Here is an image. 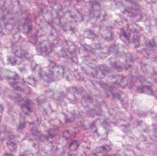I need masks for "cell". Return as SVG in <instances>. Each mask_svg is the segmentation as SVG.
Returning <instances> with one entry per match:
<instances>
[{
    "mask_svg": "<svg viewBox=\"0 0 157 156\" xmlns=\"http://www.w3.org/2000/svg\"><path fill=\"white\" fill-rule=\"evenodd\" d=\"M7 147L10 151L15 152L17 150V145L16 143L12 141H8L7 143Z\"/></svg>",
    "mask_w": 157,
    "mask_h": 156,
    "instance_id": "cell-5",
    "label": "cell"
},
{
    "mask_svg": "<svg viewBox=\"0 0 157 156\" xmlns=\"http://www.w3.org/2000/svg\"><path fill=\"white\" fill-rule=\"evenodd\" d=\"M3 64V60H1V59L0 58V65L1 64Z\"/></svg>",
    "mask_w": 157,
    "mask_h": 156,
    "instance_id": "cell-15",
    "label": "cell"
},
{
    "mask_svg": "<svg viewBox=\"0 0 157 156\" xmlns=\"http://www.w3.org/2000/svg\"><path fill=\"white\" fill-rule=\"evenodd\" d=\"M24 156V155H21V156Z\"/></svg>",
    "mask_w": 157,
    "mask_h": 156,
    "instance_id": "cell-17",
    "label": "cell"
},
{
    "mask_svg": "<svg viewBox=\"0 0 157 156\" xmlns=\"http://www.w3.org/2000/svg\"><path fill=\"white\" fill-rule=\"evenodd\" d=\"M14 53L18 57L21 58L22 57V53L19 51V50H18V49H17L16 51H15Z\"/></svg>",
    "mask_w": 157,
    "mask_h": 156,
    "instance_id": "cell-13",
    "label": "cell"
},
{
    "mask_svg": "<svg viewBox=\"0 0 157 156\" xmlns=\"http://www.w3.org/2000/svg\"><path fill=\"white\" fill-rule=\"evenodd\" d=\"M105 156H111L109 155H105Z\"/></svg>",
    "mask_w": 157,
    "mask_h": 156,
    "instance_id": "cell-16",
    "label": "cell"
},
{
    "mask_svg": "<svg viewBox=\"0 0 157 156\" xmlns=\"http://www.w3.org/2000/svg\"><path fill=\"white\" fill-rule=\"evenodd\" d=\"M149 136L152 140H157V129L151 130L149 133Z\"/></svg>",
    "mask_w": 157,
    "mask_h": 156,
    "instance_id": "cell-7",
    "label": "cell"
},
{
    "mask_svg": "<svg viewBox=\"0 0 157 156\" xmlns=\"http://www.w3.org/2000/svg\"><path fill=\"white\" fill-rule=\"evenodd\" d=\"M121 34H122V36H123V40L124 39V41H125V43H129V37L127 33L124 31H123V32L121 33Z\"/></svg>",
    "mask_w": 157,
    "mask_h": 156,
    "instance_id": "cell-9",
    "label": "cell"
},
{
    "mask_svg": "<svg viewBox=\"0 0 157 156\" xmlns=\"http://www.w3.org/2000/svg\"><path fill=\"white\" fill-rule=\"evenodd\" d=\"M133 42L134 44V47L138 48L140 45V37L138 35L134 36L133 38Z\"/></svg>",
    "mask_w": 157,
    "mask_h": 156,
    "instance_id": "cell-6",
    "label": "cell"
},
{
    "mask_svg": "<svg viewBox=\"0 0 157 156\" xmlns=\"http://www.w3.org/2000/svg\"><path fill=\"white\" fill-rule=\"evenodd\" d=\"M142 156V155H140V156Z\"/></svg>",
    "mask_w": 157,
    "mask_h": 156,
    "instance_id": "cell-19",
    "label": "cell"
},
{
    "mask_svg": "<svg viewBox=\"0 0 157 156\" xmlns=\"http://www.w3.org/2000/svg\"><path fill=\"white\" fill-rule=\"evenodd\" d=\"M3 32V27H2L1 23V22H0V32Z\"/></svg>",
    "mask_w": 157,
    "mask_h": 156,
    "instance_id": "cell-14",
    "label": "cell"
},
{
    "mask_svg": "<svg viewBox=\"0 0 157 156\" xmlns=\"http://www.w3.org/2000/svg\"><path fill=\"white\" fill-rule=\"evenodd\" d=\"M20 122H19V124L18 127V130H22V129H24L25 127L26 126V124H25V120L22 118H21L20 119Z\"/></svg>",
    "mask_w": 157,
    "mask_h": 156,
    "instance_id": "cell-8",
    "label": "cell"
},
{
    "mask_svg": "<svg viewBox=\"0 0 157 156\" xmlns=\"http://www.w3.org/2000/svg\"><path fill=\"white\" fill-rule=\"evenodd\" d=\"M145 44L148 48H157V37H154L151 39L146 40Z\"/></svg>",
    "mask_w": 157,
    "mask_h": 156,
    "instance_id": "cell-4",
    "label": "cell"
},
{
    "mask_svg": "<svg viewBox=\"0 0 157 156\" xmlns=\"http://www.w3.org/2000/svg\"><path fill=\"white\" fill-rule=\"evenodd\" d=\"M13 87L15 90L18 91H21V92H23L25 93H26L27 92H28L29 91V88L27 86L22 83H20V82L15 83L13 84Z\"/></svg>",
    "mask_w": 157,
    "mask_h": 156,
    "instance_id": "cell-3",
    "label": "cell"
},
{
    "mask_svg": "<svg viewBox=\"0 0 157 156\" xmlns=\"http://www.w3.org/2000/svg\"><path fill=\"white\" fill-rule=\"evenodd\" d=\"M155 66V65H149L143 63L141 66V67L142 71L147 74L157 75V66Z\"/></svg>",
    "mask_w": 157,
    "mask_h": 156,
    "instance_id": "cell-1",
    "label": "cell"
},
{
    "mask_svg": "<svg viewBox=\"0 0 157 156\" xmlns=\"http://www.w3.org/2000/svg\"><path fill=\"white\" fill-rule=\"evenodd\" d=\"M8 60L12 65H15L16 63V60H15V58H14L12 56H10L8 57Z\"/></svg>",
    "mask_w": 157,
    "mask_h": 156,
    "instance_id": "cell-11",
    "label": "cell"
},
{
    "mask_svg": "<svg viewBox=\"0 0 157 156\" xmlns=\"http://www.w3.org/2000/svg\"><path fill=\"white\" fill-rule=\"evenodd\" d=\"M138 93H146L149 95L153 94V92L151 88L147 85H143L137 88Z\"/></svg>",
    "mask_w": 157,
    "mask_h": 156,
    "instance_id": "cell-2",
    "label": "cell"
},
{
    "mask_svg": "<svg viewBox=\"0 0 157 156\" xmlns=\"http://www.w3.org/2000/svg\"><path fill=\"white\" fill-rule=\"evenodd\" d=\"M156 82H157V81H156Z\"/></svg>",
    "mask_w": 157,
    "mask_h": 156,
    "instance_id": "cell-18",
    "label": "cell"
},
{
    "mask_svg": "<svg viewBox=\"0 0 157 156\" xmlns=\"http://www.w3.org/2000/svg\"><path fill=\"white\" fill-rule=\"evenodd\" d=\"M4 111V107L3 105L0 104V123L3 117V113Z\"/></svg>",
    "mask_w": 157,
    "mask_h": 156,
    "instance_id": "cell-12",
    "label": "cell"
},
{
    "mask_svg": "<svg viewBox=\"0 0 157 156\" xmlns=\"http://www.w3.org/2000/svg\"><path fill=\"white\" fill-rule=\"evenodd\" d=\"M5 27L7 30L11 31L14 29V25L11 23H7L5 25Z\"/></svg>",
    "mask_w": 157,
    "mask_h": 156,
    "instance_id": "cell-10",
    "label": "cell"
}]
</instances>
